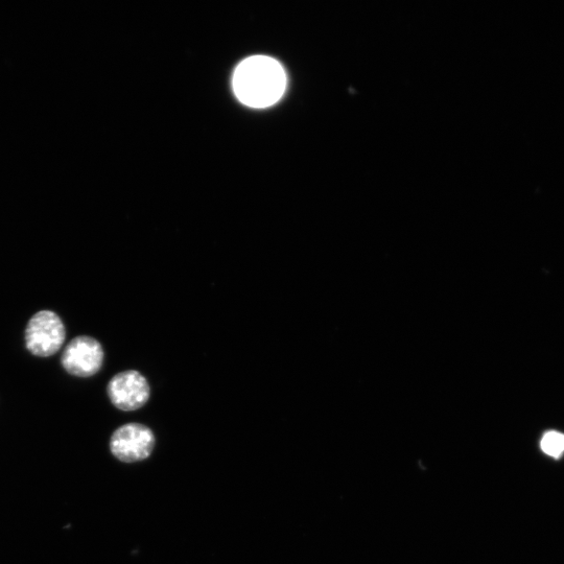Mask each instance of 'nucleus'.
Returning <instances> with one entry per match:
<instances>
[{"instance_id":"f257e3e1","label":"nucleus","mask_w":564,"mask_h":564,"mask_svg":"<svg viewBox=\"0 0 564 564\" xmlns=\"http://www.w3.org/2000/svg\"><path fill=\"white\" fill-rule=\"evenodd\" d=\"M286 87L284 67L266 56L244 60L235 69L233 76L235 96L252 108H267L276 104L284 96Z\"/></svg>"},{"instance_id":"f03ea898","label":"nucleus","mask_w":564,"mask_h":564,"mask_svg":"<svg viewBox=\"0 0 564 564\" xmlns=\"http://www.w3.org/2000/svg\"><path fill=\"white\" fill-rule=\"evenodd\" d=\"M156 445L153 431L141 423H127L117 429L110 439L112 455L124 463H135L148 459Z\"/></svg>"},{"instance_id":"7ed1b4c3","label":"nucleus","mask_w":564,"mask_h":564,"mask_svg":"<svg viewBox=\"0 0 564 564\" xmlns=\"http://www.w3.org/2000/svg\"><path fill=\"white\" fill-rule=\"evenodd\" d=\"M65 337V326L60 317L51 311H41L28 324L26 344L34 356L47 358L57 354Z\"/></svg>"},{"instance_id":"20e7f679","label":"nucleus","mask_w":564,"mask_h":564,"mask_svg":"<svg viewBox=\"0 0 564 564\" xmlns=\"http://www.w3.org/2000/svg\"><path fill=\"white\" fill-rule=\"evenodd\" d=\"M107 393L115 408L131 412L146 406L151 397V387L145 375L127 370L113 376Z\"/></svg>"},{"instance_id":"39448f33","label":"nucleus","mask_w":564,"mask_h":564,"mask_svg":"<svg viewBox=\"0 0 564 564\" xmlns=\"http://www.w3.org/2000/svg\"><path fill=\"white\" fill-rule=\"evenodd\" d=\"M104 349L101 343L88 336L70 341L62 356L64 369L79 378L96 375L104 363Z\"/></svg>"},{"instance_id":"423d86ee","label":"nucleus","mask_w":564,"mask_h":564,"mask_svg":"<svg viewBox=\"0 0 564 564\" xmlns=\"http://www.w3.org/2000/svg\"><path fill=\"white\" fill-rule=\"evenodd\" d=\"M543 451L554 458H559L564 453V435L557 432L546 434L542 440Z\"/></svg>"}]
</instances>
